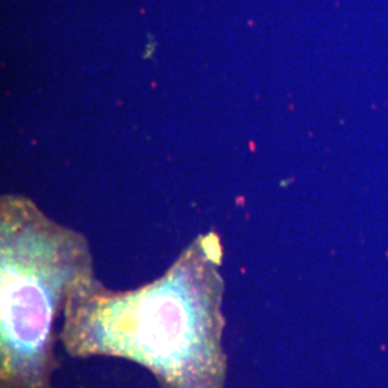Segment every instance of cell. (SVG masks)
Listing matches in <instances>:
<instances>
[{
    "mask_svg": "<svg viewBox=\"0 0 388 388\" xmlns=\"http://www.w3.org/2000/svg\"><path fill=\"white\" fill-rule=\"evenodd\" d=\"M94 276L88 240L23 197L0 208V388H55L58 315Z\"/></svg>",
    "mask_w": 388,
    "mask_h": 388,
    "instance_id": "obj_2",
    "label": "cell"
},
{
    "mask_svg": "<svg viewBox=\"0 0 388 388\" xmlns=\"http://www.w3.org/2000/svg\"><path fill=\"white\" fill-rule=\"evenodd\" d=\"M222 259L210 232L140 288L112 290L95 276L84 279L64 309L59 340L66 354L137 362L160 388H226Z\"/></svg>",
    "mask_w": 388,
    "mask_h": 388,
    "instance_id": "obj_1",
    "label": "cell"
}]
</instances>
